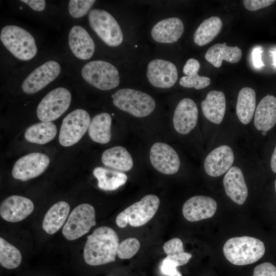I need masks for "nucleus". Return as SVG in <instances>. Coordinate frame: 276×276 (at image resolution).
Instances as JSON below:
<instances>
[{
	"mask_svg": "<svg viewBox=\"0 0 276 276\" xmlns=\"http://www.w3.org/2000/svg\"><path fill=\"white\" fill-rule=\"evenodd\" d=\"M119 245L118 236L112 228L99 227L87 237L83 251L84 261L91 266L114 262Z\"/></svg>",
	"mask_w": 276,
	"mask_h": 276,
	"instance_id": "obj_1",
	"label": "nucleus"
},
{
	"mask_svg": "<svg viewBox=\"0 0 276 276\" xmlns=\"http://www.w3.org/2000/svg\"><path fill=\"white\" fill-rule=\"evenodd\" d=\"M226 259L236 265H246L260 260L264 255L265 247L260 240L249 236L229 239L223 248Z\"/></svg>",
	"mask_w": 276,
	"mask_h": 276,
	"instance_id": "obj_2",
	"label": "nucleus"
},
{
	"mask_svg": "<svg viewBox=\"0 0 276 276\" xmlns=\"http://www.w3.org/2000/svg\"><path fill=\"white\" fill-rule=\"evenodd\" d=\"M0 39L7 49L19 60H31L37 53L34 37L20 27L14 25L4 27L1 30Z\"/></svg>",
	"mask_w": 276,
	"mask_h": 276,
	"instance_id": "obj_3",
	"label": "nucleus"
},
{
	"mask_svg": "<svg viewBox=\"0 0 276 276\" xmlns=\"http://www.w3.org/2000/svg\"><path fill=\"white\" fill-rule=\"evenodd\" d=\"M111 97L117 107L138 118L148 116L155 107V101L151 96L131 88L120 89Z\"/></svg>",
	"mask_w": 276,
	"mask_h": 276,
	"instance_id": "obj_4",
	"label": "nucleus"
},
{
	"mask_svg": "<svg viewBox=\"0 0 276 276\" xmlns=\"http://www.w3.org/2000/svg\"><path fill=\"white\" fill-rule=\"evenodd\" d=\"M159 203L157 196L147 195L119 213L116 219V224L120 228L128 224L133 227L144 225L154 217Z\"/></svg>",
	"mask_w": 276,
	"mask_h": 276,
	"instance_id": "obj_5",
	"label": "nucleus"
},
{
	"mask_svg": "<svg viewBox=\"0 0 276 276\" xmlns=\"http://www.w3.org/2000/svg\"><path fill=\"white\" fill-rule=\"evenodd\" d=\"M83 79L101 90H109L120 83L119 72L112 64L102 60H94L84 65L81 70Z\"/></svg>",
	"mask_w": 276,
	"mask_h": 276,
	"instance_id": "obj_6",
	"label": "nucleus"
},
{
	"mask_svg": "<svg viewBox=\"0 0 276 276\" xmlns=\"http://www.w3.org/2000/svg\"><path fill=\"white\" fill-rule=\"evenodd\" d=\"M88 19L91 29L100 39L110 47L119 45L123 35L116 19L107 11L94 9L88 13Z\"/></svg>",
	"mask_w": 276,
	"mask_h": 276,
	"instance_id": "obj_7",
	"label": "nucleus"
},
{
	"mask_svg": "<svg viewBox=\"0 0 276 276\" xmlns=\"http://www.w3.org/2000/svg\"><path fill=\"white\" fill-rule=\"evenodd\" d=\"M96 224L95 210L88 203H82L73 209L62 228L64 237L76 240L87 233Z\"/></svg>",
	"mask_w": 276,
	"mask_h": 276,
	"instance_id": "obj_8",
	"label": "nucleus"
},
{
	"mask_svg": "<svg viewBox=\"0 0 276 276\" xmlns=\"http://www.w3.org/2000/svg\"><path fill=\"white\" fill-rule=\"evenodd\" d=\"M70 92L58 87L48 93L39 103L36 113L42 122H52L61 116L68 108L71 102Z\"/></svg>",
	"mask_w": 276,
	"mask_h": 276,
	"instance_id": "obj_9",
	"label": "nucleus"
},
{
	"mask_svg": "<svg viewBox=\"0 0 276 276\" xmlns=\"http://www.w3.org/2000/svg\"><path fill=\"white\" fill-rule=\"evenodd\" d=\"M90 122L88 113L77 109L68 113L63 120L59 134V142L64 147L71 146L82 137Z\"/></svg>",
	"mask_w": 276,
	"mask_h": 276,
	"instance_id": "obj_10",
	"label": "nucleus"
},
{
	"mask_svg": "<svg viewBox=\"0 0 276 276\" xmlns=\"http://www.w3.org/2000/svg\"><path fill=\"white\" fill-rule=\"evenodd\" d=\"M49 163V157L43 153H29L22 156L15 163L12 170V175L16 179L27 181L41 174Z\"/></svg>",
	"mask_w": 276,
	"mask_h": 276,
	"instance_id": "obj_11",
	"label": "nucleus"
},
{
	"mask_svg": "<svg viewBox=\"0 0 276 276\" xmlns=\"http://www.w3.org/2000/svg\"><path fill=\"white\" fill-rule=\"evenodd\" d=\"M60 71L61 67L58 62L53 60L47 61L27 77L22 83L21 88L25 94H35L54 80Z\"/></svg>",
	"mask_w": 276,
	"mask_h": 276,
	"instance_id": "obj_12",
	"label": "nucleus"
},
{
	"mask_svg": "<svg viewBox=\"0 0 276 276\" xmlns=\"http://www.w3.org/2000/svg\"><path fill=\"white\" fill-rule=\"evenodd\" d=\"M150 160L156 170L165 174H175L179 169L178 155L172 147L165 143L157 142L152 146Z\"/></svg>",
	"mask_w": 276,
	"mask_h": 276,
	"instance_id": "obj_13",
	"label": "nucleus"
},
{
	"mask_svg": "<svg viewBox=\"0 0 276 276\" xmlns=\"http://www.w3.org/2000/svg\"><path fill=\"white\" fill-rule=\"evenodd\" d=\"M147 77L149 82L159 88H170L177 81L178 72L172 62L163 59H154L148 64Z\"/></svg>",
	"mask_w": 276,
	"mask_h": 276,
	"instance_id": "obj_14",
	"label": "nucleus"
},
{
	"mask_svg": "<svg viewBox=\"0 0 276 276\" xmlns=\"http://www.w3.org/2000/svg\"><path fill=\"white\" fill-rule=\"evenodd\" d=\"M217 207L216 201L212 197L196 195L185 202L182 212L187 220L195 222L212 217Z\"/></svg>",
	"mask_w": 276,
	"mask_h": 276,
	"instance_id": "obj_15",
	"label": "nucleus"
},
{
	"mask_svg": "<svg viewBox=\"0 0 276 276\" xmlns=\"http://www.w3.org/2000/svg\"><path fill=\"white\" fill-rule=\"evenodd\" d=\"M198 110L195 102L184 98L177 104L174 112L173 123L175 129L179 133L187 134L196 126Z\"/></svg>",
	"mask_w": 276,
	"mask_h": 276,
	"instance_id": "obj_16",
	"label": "nucleus"
},
{
	"mask_svg": "<svg viewBox=\"0 0 276 276\" xmlns=\"http://www.w3.org/2000/svg\"><path fill=\"white\" fill-rule=\"evenodd\" d=\"M34 204L29 198L12 195L5 199L1 203L0 214L5 220L16 222L25 219L34 210Z\"/></svg>",
	"mask_w": 276,
	"mask_h": 276,
	"instance_id": "obj_17",
	"label": "nucleus"
},
{
	"mask_svg": "<svg viewBox=\"0 0 276 276\" xmlns=\"http://www.w3.org/2000/svg\"><path fill=\"white\" fill-rule=\"evenodd\" d=\"M234 160V155L231 148L225 145L220 146L207 155L204 162V168L209 175L218 177L228 171Z\"/></svg>",
	"mask_w": 276,
	"mask_h": 276,
	"instance_id": "obj_18",
	"label": "nucleus"
},
{
	"mask_svg": "<svg viewBox=\"0 0 276 276\" xmlns=\"http://www.w3.org/2000/svg\"><path fill=\"white\" fill-rule=\"evenodd\" d=\"M223 186L227 196L236 203L243 204L248 196V189L241 169L234 166L226 172Z\"/></svg>",
	"mask_w": 276,
	"mask_h": 276,
	"instance_id": "obj_19",
	"label": "nucleus"
},
{
	"mask_svg": "<svg viewBox=\"0 0 276 276\" xmlns=\"http://www.w3.org/2000/svg\"><path fill=\"white\" fill-rule=\"evenodd\" d=\"M70 48L78 58L87 60L94 54L95 44L87 31L80 26L73 27L68 35Z\"/></svg>",
	"mask_w": 276,
	"mask_h": 276,
	"instance_id": "obj_20",
	"label": "nucleus"
},
{
	"mask_svg": "<svg viewBox=\"0 0 276 276\" xmlns=\"http://www.w3.org/2000/svg\"><path fill=\"white\" fill-rule=\"evenodd\" d=\"M184 31L182 21L178 18L171 17L157 22L152 28L151 36L156 41L172 43L176 42Z\"/></svg>",
	"mask_w": 276,
	"mask_h": 276,
	"instance_id": "obj_21",
	"label": "nucleus"
},
{
	"mask_svg": "<svg viewBox=\"0 0 276 276\" xmlns=\"http://www.w3.org/2000/svg\"><path fill=\"white\" fill-rule=\"evenodd\" d=\"M276 124V98L272 95L265 96L256 109L254 125L257 130L267 131Z\"/></svg>",
	"mask_w": 276,
	"mask_h": 276,
	"instance_id": "obj_22",
	"label": "nucleus"
},
{
	"mask_svg": "<svg viewBox=\"0 0 276 276\" xmlns=\"http://www.w3.org/2000/svg\"><path fill=\"white\" fill-rule=\"evenodd\" d=\"M204 117L211 122L219 124L223 119L226 108L224 93L220 91L211 90L201 103Z\"/></svg>",
	"mask_w": 276,
	"mask_h": 276,
	"instance_id": "obj_23",
	"label": "nucleus"
},
{
	"mask_svg": "<svg viewBox=\"0 0 276 276\" xmlns=\"http://www.w3.org/2000/svg\"><path fill=\"white\" fill-rule=\"evenodd\" d=\"M242 53L237 46L230 47L226 42L216 43L211 47L205 54V59L216 67H220L222 61L235 63L239 62Z\"/></svg>",
	"mask_w": 276,
	"mask_h": 276,
	"instance_id": "obj_24",
	"label": "nucleus"
},
{
	"mask_svg": "<svg viewBox=\"0 0 276 276\" xmlns=\"http://www.w3.org/2000/svg\"><path fill=\"white\" fill-rule=\"evenodd\" d=\"M70 210L69 204L65 201H60L53 204L43 218V229L49 234L56 233L64 224Z\"/></svg>",
	"mask_w": 276,
	"mask_h": 276,
	"instance_id": "obj_25",
	"label": "nucleus"
},
{
	"mask_svg": "<svg viewBox=\"0 0 276 276\" xmlns=\"http://www.w3.org/2000/svg\"><path fill=\"white\" fill-rule=\"evenodd\" d=\"M101 160L106 166L122 171L130 170L133 164L130 154L122 146H115L105 150Z\"/></svg>",
	"mask_w": 276,
	"mask_h": 276,
	"instance_id": "obj_26",
	"label": "nucleus"
},
{
	"mask_svg": "<svg viewBox=\"0 0 276 276\" xmlns=\"http://www.w3.org/2000/svg\"><path fill=\"white\" fill-rule=\"evenodd\" d=\"M111 117L108 113L102 112L94 116L88 128L90 139L97 143L105 144L111 139Z\"/></svg>",
	"mask_w": 276,
	"mask_h": 276,
	"instance_id": "obj_27",
	"label": "nucleus"
},
{
	"mask_svg": "<svg viewBox=\"0 0 276 276\" xmlns=\"http://www.w3.org/2000/svg\"><path fill=\"white\" fill-rule=\"evenodd\" d=\"M256 92L250 87H243L239 91L236 104V114L243 124L252 120L256 109Z\"/></svg>",
	"mask_w": 276,
	"mask_h": 276,
	"instance_id": "obj_28",
	"label": "nucleus"
},
{
	"mask_svg": "<svg viewBox=\"0 0 276 276\" xmlns=\"http://www.w3.org/2000/svg\"><path fill=\"white\" fill-rule=\"evenodd\" d=\"M93 174L98 180L99 188L104 191L116 190L125 185L127 180L125 173L102 167L95 168Z\"/></svg>",
	"mask_w": 276,
	"mask_h": 276,
	"instance_id": "obj_29",
	"label": "nucleus"
},
{
	"mask_svg": "<svg viewBox=\"0 0 276 276\" xmlns=\"http://www.w3.org/2000/svg\"><path fill=\"white\" fill-rule=\"evenodd\" d=\"M57 134V127L52 122H41L28 127L25 131V139L32 143L45 144Z\"/></svg>",
	"mask_w": 276,
	"mask_h": 276,
	"instance_id": "obj_30",
	"label": "nucleus"
},
{
	"mask_svg": "<svg viewBox=\"0 0 276 276\" xmlns=\"http://www.w3.org/2000/svg\"><path fill=\"white\" fill-rule=\"evenodd\" d=\"M223 23L218 16L206 18L195 30L193 39L198 46L202 47L211 42L220 32Z\"/></svg>",
	"mask_w": 276,
	"mask_h": 276,
	"instance_id": "obj_31",
	"label": "nucleus"
},
{
	"mask_svg": "<svg viewBox=\"0 0 276 276\" xmlns=\"http://www.w3.org/2000/svg\"><path fill=\"white\" fill-rule=\"evenodd\" d=\"M22 257L20 251L2 237L0 238V263L4 268L14 269L21 263Z\"/></svg>",
	"mask_w": 276,
	"mask_h": 276,
	"instance_id": "obj_32",
	"label": "nucleus"
},
{
	"mask_svg": "<svg viewBox=\"0 0 276 276\" xmlns=\"http://www.w3.org/2000/svg\"><path fill=\"white\" fill-rule=\"evenodd\" d=\"M192 257L191 254L186 252L167 255L162 262V272L167 276H182L176 267L188 263Z\"/></svg>",
	"mask_w": 276,
	"mask_h": 276,
	"instance_id": "obj_33",
	"label": "nucleus"
},
{
	"mask_svg": "<svg viewBox=\"0 0 276 276\" xmlns=\"http://www.w3.org/2000/svg\"><path fill=\"white\" fill-rule=\"evenodd\" d=\"M140 248V243L135 238H128L119 243L117 255L120 259H128L133 257Z\"/></svg>",
	"mask_w": 276,
	"mask_h": 276,
	"instance_id": "obj_34",
	"label": "nucleus"
},
{
	"mask_svg": "<svg viewBox=\"0 0 276 276\" xmlns=\"http://www.w3.org/2000/svg\"><path fill=\"white\" fill-rule=\"evenodd\" d=\"M94 0H71L68 3V11L74 18H78L85 15L90 9Z\"/></svg>",
	"mask_w": 276,
	"mask_h": 276,
	"instance_id": "obj_35",
	"label": "nucleus"
},
{
	"mask_svg": "<svg viewBox=\"0 0 276 276\" xmlns=\"http://www.w3.org/2000/svg\"><path fill=\"white\" fill-rule=\"evenodd\" d=\"M210 79L205 76H201L198 74L193 76H185L181 77L179 84L186 88H194L196 89L204 88L210 84Z\"/></svg>",
	"mask_w": 276,
	"mask_h": 276,
	"instance_id": "obj_36",
	"label": "nucleus"
},
{
	"mask_svg": "<svg viewBox=\"0 0 276 276\" xmlns=\"http://www.w3.org/2000/svg\"><path fill=\"white\" fill-rule=\"evenodd\" d=\"M163 249L167 255L185 252L182 242L177 238H173L165 243Z\"/></svg>",
	"mask_w": 276,
	"mask_h": 276,
	"instance_id": "obj_37",
	"label": "nucleus"
},
{
	"mask_svg": "<svg viewBox=\"0 0 276 276\" xmlns=\"http://www.w3.org/2000/svg\"><path fill=\"white\" fill-rule=\"evenodd\" d=\"M252 276H276V267L268 262L262 263L254 268Z\"/></svg>",
	"mask_w": 276,
	"mask_h": 276,
	"instance_id": "obj_38",
	"label": "nucleus"
},
{
	"mask_svg": "<svg viewBox=\"0 0 276 276\" xmlns=\"http://www.w3.org/2000/svg\"><path fill=\"white\" fill-rule=\"evenodd\" d=\"M273 0H244L245 7L249 11H256L272 5Z\"/></svg>",
	"mask_w": 276,
	"mask_h": 276,
	"instance_id": "obj_39",
	"label": "nucleus"
},
{
	"mask_svg": "<svg viewBox=\"0 0 276 276\" xmlns=\"http://www.w3.org/2000/svg\"><path fill=\"white\" fill-rule=\"evenodd\" d=\"M200 65L199 61L194 58L188 59L183 67V73L187 76L198 74Z\"/></svg>",
	"mask_w": 276,
	"mask_h": 276,
	"instance_id": "obj_40",
	"label": "nucleus"
},
{
	"mask_svg": "<svg viewBox=\"0 0 276 276\" xmlns=\"http://www.w3.org/2000/svg\"><path fill=\"white\" fill-rule=\"evenodd\" d=\"M263 50L261 47H256L254 49L252 52L253 64L256 68H260L264 64L262 61V53Z\"/></svg>",
	"mask_w": 276,
	"mask_h": 276,
	"instance_id": "obj_41",
	"label": "nucleus"
},
{
	"mask_svg": "<svg viewBox=\"0 0 276 276\" xmlns=\"http://www.w3.org/2000/svg\"><path fill=\"white\" fill-rule=\"evenodd\" d=\"M21 2L27 4L32 9L37 11H41L45 7V1L44 0H21Z\"/></svg>",
	"mask_w": 276,
	"mask_h": 276,
	"instance_id": "obj_42",
	"label": "nucleus"
},
{
	"mask_svg": "<svg viewBox=\"0 0 276 276\" xmlns=\"http://www.w3.org/2000/svg\"><path fill=\"white\" fill-rule=\"evenodd\" d=\"M270 166L272 171L276 173V146L271 157Z\"/></svg>",
	"mask_w": 276,
	"mask_h": 276,
	"instance_id": "obj_43",
	"label": "nucleus"
},
{
	"mask_svg": "<svg viewBox=\"0 0 276 276\" xmlns=\"http://www.w3.org/2000/svg\"><path fill=\"white\" fill-rule=\"evenodd\" d=\"M271 53H272L273 65L276 66V50L272 51Z\"/></svg>",
	"mask_w": 276,
	"mask_h": 276,
	"instance_id": "obj_44",
	"label": "nucleus"
},
{
	"mask_svg": "<svg viewBox=\"0 0 276 276\" xmlns=\"http://www.w3.org/2000/svg\"><path fill=\"white\" fill-rule=\"evenodd\" d=\"M262 134H263V135H266L267 134L266 131H263V132H262Z\"/></svg>",
	"mask_w": 276,
	"mask_h": 276,
	"instance_id": "obj_45",
	"label": "nucleus"
},
{
	"mask_svg": "<svg viewBox=\"0 0 276 276\" xmlns=\"http://www.w3.org/2000/svg\"><path fill=\"white\" fill-rule=\"evenodd\" d=\"M274 187H275V192H276V180L274 182Z\"/></svg>",
	"mask_w": 276,
	"mask_h": 276,
	"instance_id": "obj_46",
	"label": "nucleus"
},
{
	"mask_svg": "<svg viewBox=\"0 0 276 276\" xmlns=\"http://www.w3.org/2000/svg\"><path fill=\"white\" fill-rule=\"evenodd\" d=\"M110 276H112V275H110Z\"/></svg>",
	"mask_w": 276,
	"mask_h": 276,
	"instance_id": "obj_47",
	"label": "nucleus"
}]
</instances>
